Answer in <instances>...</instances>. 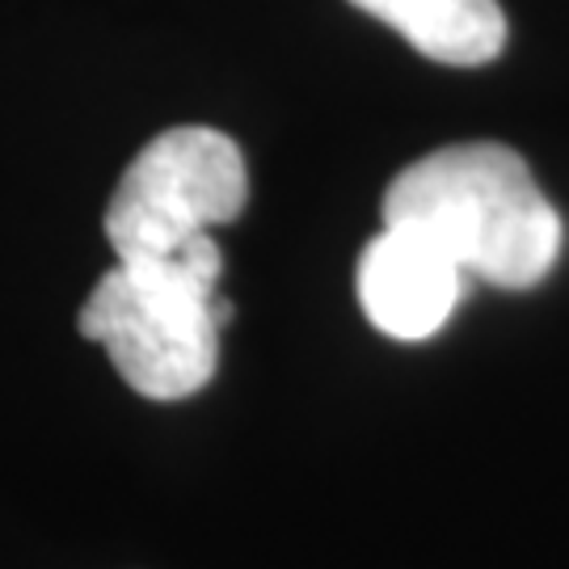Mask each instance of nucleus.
<instances>
[{"label": "nucleus", "instance_id": "obj_1", "mask_svg": "<svg viewBox=\"0 0 569 569\" xmlns=\"http://www.w3.org/2000/svg\"><path fill=\"white\" fill-rule=\"evenodd\" d=\"M388 228L435 241L465 274L523 291L549 279L561 253V216L507 143H451L406 164L380 203Z\"/></svg>", "mask_w": 569, "mask_h": 569}, {"label": "nucleus", "instance_id": "obj_2", "mask_svg": "<svg viewBox=\"0 0 569 569\" xmlns=\"http://www.w3.org/2000/svg\"><path fill=\"white\" fill-rule=\"evenodd\" d=\"M220 274L216 237L161 262H114L89 291L77 326L110 355L127 388L148 401H186L211 385L220 363V329L232 317L216 291Z\"/></svg>", "mask_w": 569, "mask_h": 569}, {"label": "nucleus", "instance_id": "obj_3", "mask_svg": "<svg viewBox=\"0 0 569 569\" xmlns=\"http://www.w3.org/2000/svg\"><path fill=\"white\" fill-rule=\"evenodd\" d=\"M249 203V169L232 136L216 127H169L127 164L106 241L114 262H161L232 224Z\"/></svg>", "mask_w": 569, "mask_h": 569}, {"label": "nucleus", "instance_id": "obj_4", "mask_svg": "<svg viewBox=\"0 0 569 569\" xmlns=\"http://www.w3.org/2000/svg\"><path fill=\"white\" fill-rule=\"evenodd\" d=\"M465 270L422 232L388 228L359 258V305L392 342H427L448 326Z\"/></svg>", "mask_w": 569, "mask_h": 569}, {"label": "nucleus", "instance_id": "obj_5", "mask_svg": "<svg viewBox=\"0 0 569 569\" xmlns=\"http://www.w3.org/2000/svg\"><path fill=\"white\" fill-rule=\"evenodd\" d=\"M355 9L392 26L427 60L448 68H481L507 47L498 0H350Z\"/></svg>", "mask_w": 569, "mask_h": 569}]
</instances>
